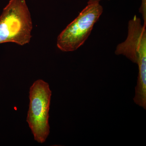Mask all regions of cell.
I'll return each instance as SVG.
<instances>
[{
    "instance_id": "obj_3",
    "label": "cell",
    "mask_w": 146,
    "mask_h": 146,
    "mask_svg": "<svg viewBox=\"0 0 146 146\" xmlns=\"http://www.w3.org/2000/svg\"><path fill=\"white\" fill-rule=\"evenodd\" d=\"M103 8L99 2L88 3L83 10L58 36L57 46L64 52H73L84 44Z\"/></svg>"
},
{
    "instance_id": "obj_1",
    "label": "cell",
    "mask_w": 146,
    "mask_h": 146,
    "mask_svg": "<svg viewBox=\"0 0 146 146\" xmlns=\"http://www.w3.org/2000/svg\"><path fill=\"white\" fill-rule=\"evenodd\" d=\"M33 27L26 0H10L0 16V44L12 42L23 46L29 44Z\"/></svg>"
},
{
    "instance_id": "obj_4",
    "label": "cell",
    "mask_w": 146,
    "mask_h": 146,
    "mask_svg": "<svg viewBox=\"0 0 146 146\" xmlns=\"http://www.w3.org/2000/svg\"><path fill=\"white\" fill-rule=\"evenodd\" d=\"M146 27L141 24L140 18L134 16L129 21L127 37L117 45L115 54L123 55L137 64L146 59Z\"/></svg>"
},
{
    "instance_id": "obj_6",
    "label": "cell",
    "mask_w": 146,
    "mask_h": 146,
    "mask_svg": "<svg viewBox=\"0 0 146 146\" xmlns=\"http://www.w3.org/2000/svg\"><path fill=\"white\" fill-rule=\"evenodd\" d=\"M102 0H89L88 2V3L95 2H100ZM108 1H109V0H108Z\"/></svg>"
},
{
    "instance_id": "obj_2",
    "label": "cell",
    "mask_w": 146,
    "mask_h": 146,
    "mask_svg": "<svg viewBox=\"0 0 146 146\" xmlns=\"http://www.w3.org/2000/svg\"><path fill=\"white\" fill-rule=\"evenodd\" d=\"M52 91L48 84L42 80L35 82L29 91V105L27 121L34 136L40 143L49 135V112Z\"/></svg>"
},
{
    "instance_id": "obj_5",
    "label": "cell",
    "mask_w": 146,
    "mask_h": 146,
    "mask_svg": "<svg viewBox=\"0 0 146 146\" xmlns=\"http://www.w3.org/2000/svg\"><path fill=\"white\" fill-rule=\"evenodd\" d=\"M139 12L142 14L143 19V25L146 27V0H141V5L139 9Z\"/></svg>"
}]
</instances>
